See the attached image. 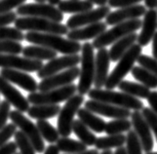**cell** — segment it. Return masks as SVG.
Returning <instances> with one entry per match:
<instances>
[{
	"mask_svg": "<svg viewBox=\"0 0 157 154\" xmlns=\"http://www.w3.org/2000/svg\"><path fill=\"white\" fill-rule=\"evenodd\" d=\"M25 39L29 43L35 45L44 46L57 53L64 55H75L81 51L82 45L79 42L70 40L68 38H63L62 35L53 33H43V32L29 31L25 34Z\"/></svg>",
	"mask_w": 157,
	"mask_h": 154,
	"instance_id": "cell-1",
	"label": "cell"
},
{
	"mask_svg": "<svg viewBox=\"0 0 157 154\" xmlns=\"http://www.w3.org/2000/svg\"><path fill=\"white\" fill-rule=\"evenodd\" d=\"M88 97L91 100L104 102L113 104V106H120L133 110H142L144 107L142 101H140L138 98L130 96L126 93L115 92L112 90H102V89H91L88 93Z\"/></svg>",
	"mask_w": 157,
	"mask_h": 154,
	"instance_id": "cell-2",
	"label": "cell"
},
{
	"mask_svg": "<svg viewBox=\"0 0 157 154\" xmlns=\"http://www.w3.org/2000/svg\"><path fill=\"white\" fill-rule=\"evenodd\" d=\"M142 55V46L135 43L129 50L123 55L118 60L117 65L108 75L106 82L105 84V89L112 90L116 88L119 83L124 79L132 68L135 67V63L138 60V58Z\"/></svg>",
	"mask_w": 157,
	"mask_h": 154,
	"instance_id": "cell-3",
	"label": "cell"
},
{
	"mask_svg": "<svg viewBox=\"0 0 157 154\" xmlns=\"http://www.w3.org/2000/svg\"><path fill=\"white\" fill-rule=\"evenodd\" d=\"M81 67L77 92L80 95H87L94 84L95 79V54L94 47L86 42L81 48Z\"/></svg>",
	"mask_w": 157,
	"mask_h": 154,
	"instance_id": "cell-4",
	"label": "cell"
},
{
	"mask_svg": "<svg viewBox=\"0 0 157 154\" xmlns=\"http://www.w3.org/2000/svg\"><path fill=\"white\" fill-rule=\"evenodd\" d=\"M15 27L20 30H28L43 33H53L59 35L67 34L68 29L67 25L57 23L48 19L38 17H21L15 21Z\"/></svg>",
	"mask_w": 157,
	"mask_h": 154,
	"instance_id": "cell-5",
	"label": "cell"
},
{
	"mask_svg": "<svg viewBox=\"0 0 157 154\" xmlns=\"http://www.w3.org/2000/svg\"><path fill=\"white\" fill-rule=\"evenodd\" d=\"M140 26H142V21L140 19H134L117 24L109 30H105L101 35L96 37L92 45L94 49H98V50L101 48H105L121 38L131 34L133 32H136V30L140 29Z\"/></svg>",
	"mask_w": 157,
	"mask_h": 154,
	"instance_id": "cell-6",
	"label": "cell"
},
{
	"mask_svg": "<svg viewBox=\"0 0 157 154\" xmlns=\"http://www.w3.org/2000/svg\"><path fill=\"white\" fill-rule=\"evenodd\" d=\"M84 102L83 95L75 94L66 102L58 115V131L61 137H69L72 132L74 116Z\"/></svg>",
	"mask_w": 157,
	"mask_h": 154,
	"instance_id": "cell-7",
	"label": "cell"
},
{
	"mask_svg": "<svg viewBox=\"0 0 157 154\" xmlns=\"http://www.w3.org/2000/svg\"><path fill=\"white\" fill-rule=\"evenodd\" d=\"M76 92L77 86L71 83L46 92L29 93L28 100L31 104H58L59 102H67L68 98L74 96Z\"/></svg>",
	"mask_w": 157,
	"mask_h": 154,
	"instance_id": "cell-8",
	"label": "cell"
},
{
	"mask_svg": "<svg viewBox=\"0 0 157 154\" xmlns=\"http://www.w3.org/2000/svg\"><path fill=\"white\" fill-rule=\"evenodd\" d=\"M12 123H14L17 128H19L23 133L29 137L31 141L32 145L35 148L36 153H42L45 150V142L42 136L39 133L37 126L33 124L31 121L26 118L23 112L19 110H13L10 112V117Z\"/></svg>",
	"mask_w": 157,
	"mask_h": 154,
	"instance_id": "cell-9",
	"label": "cell"
},
{
	"mask_svg": "<svg viewBox=\"0 0 157 154\" xmlns=\"http://www.w3.org/2000/svg\"><path fill=\"white\" fill-rule=\"evenodd\" d=\"M17 15H20L21 17H38L48 19L57 23H61L63 20V14L59 11V9L49 3L23 4L17 8Z\"/></svg>",
	"mask_w": 157,
	"mask_h": 154,
	"instance_id": "cell-10",
	"label": "cell"
},
{
	"mask_svg": "<svg viewBox=\"0 0 157 154\" xmlns=\"http://www.w3.org/2000/svg\"><path fill=\"white\" fill-rule=\"evenodd\" d=\"M42 60H31L29 58H21L18 55L0 54V67L18 69L25 72H34L38 71L43 67Z\"/></svg>",
	"mask_w": 157,
	"mask_h": 154,
	"instance_id": "cell-11",
	"label": "cell"
},
{
	"mask_svg": "<svg viewBox=\"0 0 157 154\" xmlns=\"http://www.w3.org/2000/svg\"><path fill=\"white\" fill-rule=\"evenodd\" d=\"M81 62V57L79 55H64L61 58H55L48 62L45 65H43L42 68L37 71V76L41 79H44L46 77H49L63 69L71 68Z\"/></svg>",
	"mask_w": 157,
	"mask_h": 154,
	"instance_id": "cell-12",
	"label": "cell"
},
{
	"mask_svg": "<svg viewBox=\"0 0 157 154\" xmlns=\"http://www.w3.org/2000/svg\"><path fill=\"white\" fill-rule=\"evenodd\" d=\"M80 74V68L77 67H73L71 68L66 69L63 72H59L54 75L42 79L38 84L39 92H46L49 90L57 89L63 86L71 84L72 82L77 79Z\"/></svg>",
	"mask_w": 157,
	"mask_h": 154,
	"instance_id": "cell-13",
	"label": "cell"
},
{
	"mask_svg": "<svg viewBox=\"0 0 157 154\" xmlns=\"http://www.w3.org/2000/svg\"><path fill=\"white\" fill-rule=\"evenodd\" d=\"M109 13H110V7L106 6V5L101 6L97 9H92L87 11V12H83L71 16L67 21V26L69 29H74L83 25L99 23L102 19L106 18V16Z\"/></svg>",
	"mask_w": 157,
	"mask_h": 154,
	"instance_id": "cell-14",
	"label": "cell"
},
{
	"mask_svg": "<svg viewBox=\"0 0 157 154\" xmlns=\"http://www.w3.org/2000/svg\"><path fill=\"white\" fill-rule=\"evenodd\" d=\"M131 122L133 125L134 131L140 141L143 149L144 152H151L153 149V137L151 134V129L144 119V115L140 110H135L131 113Z\"/></svg>",
	"mask_w": 157,
	"mask_h": 154,
	"instance_id": "cell-15",
	"label": "cell"
},
{
	"mask_svg": "<svg viewBox=\"0 0 157 154\" xmlns=\"http://www.w3.org/2000/svg\"><path fill=\"white\" fill-rule=\"evenodd\" d=\"M85 108L89 109L90 111L94 112L95 114H100L102 115V116L113 118V119L129 118L131 117V113H132L128 108L116 106L110 103L94 101V100H90L86 102Z\"/></svg>",
	"mask_w": 157,
	"mask_h": 154,
	"instance_id": "cell-16",
	"label": "cell"
},
{
	"mask_svg": "<svg viewBox=\"0 0 157 154\" xmlns=\"http://www.w3.org/2000/svg\"><path fill=\"white\" fill-rule=\"evenodd\" d=\"M0 94L3 95L5 100L11 103V106L21 112H28L29 108V102L28 98H25L23 94L0 75Z\"/></svg>",
	"mask_w": 157,
	"mask_h": 154,
	"instance_id": "cell-17",
	"label": "cell"
},
{
	"mask_svg": "<svg viewBox=\"0 0 157 154\" xmlns=\"http://www.w3.org/2000/svg\"><path fill=\"white\" fill-rule=\"evenodd\" d=\"M0 75L9 81L10 83L18 85L25 91L34 93L38 90V84H37L36 80L29 74L25 73V71L12 68H1Z\"/></svg>",
	"mask_w": 157,
	"mask_h": 154,
	"instance_id": "cell-18",
	"label": "cell"
},
{
	"mask_svg": "<svg viewBox=\"0 0 157 154\" xmlns=\"http://www.w3.org/2000/svg\"><path fill=\"white\" fill-rule=\"evenodd\" d=\"M147 12V8L143 5H132L129 7L120 8L114 12H110L105 18V24L108 25H115L123 21L139 19Z\"/></svg>",
	"mask_w": 157,
	"mask_h": 154,
	"instance_id": "cell-19",
	"label": "cell"
},
{
	"mask_svg": "<svg viewBox=\"0 0 157 154\" xmlns=\"http://www.w3.org/2000/svg\"><path fill=\"white\" fill-rule=\"evenodd\" d=\"M110 58L108 51L105 48L99 49L95 58V88L101 89L105 86L108 77V68H109Z\"/></svg>",
	"mask_w": 157,
	"mask_h": 154,
	"instance_id": "cell-20",
	"label": "cell"
},
{
	"mask_svg": "<svg viewBox=\"0 0 157 154\" xmlns=\"http://www.w3.org/2000/svg\"><path fill=\"white\" fill-rule=\"evenodd\" d=\"M140 33L138 36V44L142 47L147 46L156 32L157 29V10L148 9L144 15V20L140 26Z\"/></svg>",
	"mask_w": 157,
	"mask_h": 154,
	"instance_id": "cell-21",
	"label": "cell"
},
{
	"mask_svg": "<svg viewBox=\"0 0 157 154\" xmlns=\"http://www.w3.org/2000/svg\"><path fill=\"white\" fill-rule=\"evenodd\" d=\"M106 24L105 23H96L88 25L82 29H70L67 32V38L73 41H82V40H89V39H95L96 37L101 35L102 32L106 30Z\"/></svg>",
	"mask_w": 157,
	"mask_h": 154,
	"instance_id": "cell-22",
	"label": "cell"
},
{
	"mask_svg": "<svg viewBox=\"0 0 157 154\" xmlns=\"http://www.w3.org/2000/svg\"><path fill=\"white\" fill-rule=\"evenodd\" d=\"M138 36L139 35L136 32H133V33L123 37L115 43H113L110 50L108 51L110 62H118L123 55L136 43V41L138 40Z\"/></svg>",
	"mask_w": 157,
	"mask_h": 154,
	"instance_id": "cell-23",
	"label": "cell"
},
{
	"mask_svg": "<svg viewBox=\"0 0 157 154\" xmlns=\"http://www.w3.org/2000/svg\"><path fill=\"white\" fill-rule=\"evenodd\" d=\"M61 108L58 104H32L29 108L28 114L32 119L47 120L59 115Z\"/></svg>",
	"mask_w": 157,
	"mask_h": 154,
	"instance_id": "cell-24",
	"label": "cell"
},
{
	"mask_svg": "<svg viewBox=\"0 0 157 154\" xmlns=\"http://www.w3.org/2000/svg\"><path fill=\"white\" fill-rule=\"evenodd\" d=\"M78 119H80L82 122L87 126V127L94 131L95 133H102L105 130V121L104 119L100 118L99 116L90 111L87 108H79L77 112Z\"/></svg>",
	"mask_w": 157,
	"mask_h": 154,
	"instance_id": "cell-25",
	"label": "cell"
},
{
	"mask_svg": "<svg viewBox=\"0 0 157 154\" xmlns=\"http://www.w3.org/2000/svg\"><path fill=\"white\" fill-rule=\"evenodd\" d=\"M93 5L88 0H62L58 8L63 14H80L92 10Z\"/></svg>",
	"mask_w": 157,
	"mask_h": 154,
	"instance_id": "cell-26",
	"label": "cell"
},
{
	"mask_svg": "<svg viewBox=\"0 0 157 154\" xmlns=\"http://www.w3.org/2000/svg\"><path fill=\"white\" fill-rule=\"evenodd\" d=\"M24 57L37 60H51L57 58V52L44 46L32 45L23 48Z\"/></svg>",
	"mask_w": 157,
	"mask_h": 154,
	"instance_id": "cell-27",
	"label": "cell"
},
{
	"mask_svg": "<svg viewBox=\"0 0 157 154\" xmlns=\"http://www.w3.org/2000/svg\"><path fill=\"white\" fill-rule=\"evenodd\" d=\"M126 144V136L123 134L108 135L107 137H97L95 147L98 150H109L114 147H121Z\"/></svg>",
	"mask_w": 157,
	"mask_h": 154,
	"instance_id": "cell-28",
	"label": "cell"
},
{
	"mask_svg": "<svg viewBox=\"0 0 157 154\" xmlns=\"http://www.w3.org/2000/svg\"><path fill=\"white\" fill-rule=\"evenodd\" d=\"M119 90L138 98H147L150 94L149 88L143 84L135 83L128 80H122L118 85Z\"/></svg>",
	"mask_w": 157,
	"mask_h": 154,
	"instance_id": "cell-29",
	"label": "cell"
},
{
	"mask_svg": "<svg viewBox=\"0 0 157 154\" xmlns=\"http://www.w3.org/2000/svg\"><path fill=\"white\" fill-rule=\"evenodd\" d=\"M72 132L78 137V140L81 142H83L84 144L87 146L95 145L97 137L80 119L74 120L72 124Z\"/></svg>",
	"mask_w": 157,
	"mask_h": 154,
	"instance_id": "cell-30",
	"label": "cell"
},
{
	"mask_svg": "<svg viewBox=\"0 0 157 154\" xmlns=\"http://www.w3.org/2000/svg\"><path fill=\"white\" fill-rule=\"evenodd\" d=\"M59 150L64 154H75L87 150V145L80 141L69 139L68 137H62L56 142Z\"/></svg>",
	"mask_w": 157,
	"mask_h": 154,
	"instance_id": "cell-31",
	"label": "cell"
},
{
	"mask_svg": "<svg viewBox=\"0 0 157 154\" xmlns=\"http://www.w3.org/2000/svg\"><path fill=\"white\" fill-rule=\"evenodd\" d=\"M131 73L135 79L140 81L145 87L149 89L157 88V76L151 73L147 68L143 67H134L131 70Z\"/></svg>",
	"mask_w": 157,
	"mask_h": 154,
	"instance_id": "cell-32",
	"label": "cell"
},
{
	"mask_svg": "<svg viewBox=\"0 0 157 154\" xmlns=\"http://www.w3.org/2000/svg\"><path fill=\"white\" fill-rule=\"evenodd\" d=\"M36 126L39 130V133L42 136L43 140H45L49 144H55L61 137L58 129L53 127L47 120H38Z\"/></svg>",
	"mask_w": 157,
	"mask_h": 154,
	"instance_id": "cell-33",
	"label": "cell"
},
{
	"mask_svg": "<svg viewBox=\"0 0 157 154\" xmlns=\"http://www.w3.org/2000/svg\"><path fill=\"white\" fill-rule=\"evenodd\" d=\"M132 128V122L128 120V118H120L107 122L105 132L107 135H117L122 134L124 132H129Z\"/></svg>",
	"mask_w": 157,
	"mask_h": 154,
	"instance_id": "cell-34",
	"label": "cell"
},
{
	"mask_svg": "<svg viewBox=\"0 0 157 154\" xmlns=\"http://www.w3.org/2000/svg\"><path fill=\"white\" fill-rule=\"evenodd\" d=\"M15 142L19 148L21 154H36L35 148L32 145L31 141L21 130L15 134Z\"/></svg>",
	"mask_w": 157,
	"mask_h": 154,
	"instance_id": "cell-35",
	"label": "cell"
},
{
	"mask_svg": "<svg viewBox=\"0 0 157 154\" xmlns=\"http://www.w3.org/2000/svg\"><path fill=\"white\" fill-rule=\"evenodd\" d=\"M126 150L127 154H143V146L140 141L134 130H130L126 135Z\"/></svg>",
	"mask_w": 157,
	"mask_h": 154,
	"instance_id": "cell-36",
	"label": "cell"
},
{
	"mask_svg": "<svg viewBox=\"0 0 157 154\" xmlns=\"http://www.w3.org/2000/svg\"><path fill=\"white\" fill-rule=\"evenodd\" d=\"M0 40H11V41H23L25 40L24 32L18 29L17 27L0 26Z\"/></svg>",
	"mask_w": 157,
	"mask_h": 154,
	"instance_id": "cell-37",
	"label": "cell"
},
{
	"mask_svg": "<svg viewBox=\"0 0 157 154\" xmlns=\"http://www.w3.org/2000/svg\"><path fill=\"white\" fill-rule=\"evenodd\" d=\"M23 52V46L18 41L0 40V54L18 55Z\"/></svg>",
	"mask_w": 157,
	"mask_h": 154,
	"instance_id": "cell-38",
	"label": "cell"
},
{
	"mask_svg": "<svg viewBox=\"0 0 157 154\" xmlns=\"http://www.w3.org/2000/svg\"><path fill=\"white\" fill-rule=\"evenodd\" d=\"M137 62L140 64V67L147 68L151 73H153L157 76V60L154 58H151L147 55H140L138 58Z\"/></svg>",
	"mask_w": 157,
	"mask_h": 154,
	"instance_id": "cell-39",
	"label": "cell"
},
{
	"mask_svg": "<svg viewBox=\"0 0 157 154\" xmlns=\"http://www.w3.org/2000/svg\"><path fill=\"white\" fill-rule=\"evenodd\" d=\"M16 132H17V126L14 123L6 124L2 129H0V147L6 144L11 137L15 136Z\"/></svg>",
	"mask_w": 157,
	"mask_h": 154,
	"instance_id": "cell-40",
	"label": "cell"
},
{
	"mask_svg": "<svg viewBox=\"0 0 157 154\" xmlns=\"http://www.w3.org/2000/svg\"><path fill=\"white\" fill-rule=\"evenodd\" d=\"M142 114L144 115V119L147 120L149 128L153 132V134L157 141V115L151 110L150 107H144L142 109Z\"/></svg>",
	"mask_w": 157,
	"mask_h": 154,
	"instance_id": "cell-41",
	"label": "cell"
},
{
	"mask_svg": "<svg viewBox=\"0 0 157 154\" xmlns=\"http://www.w3.org/2000/svg\"><path fill=\"white\" fill-rule=\"evenodd\" d=\"M26 0H0V14L11 12L13 9L25 4Z\"/></svg>",
	"mask_w": 157,
	"mask_h": 154,
	"instance_id": "cell-42",
	"label": "cell"
},
{
	"mask_svg": "<svg viewBox=\"0 0 157 154\" xmlns=\"http://www.w3.org/2000/svg\"><path fill=\"white\" fill-rule=\"evenodd\" d=\"M11 103L6 100L0 102V129H2L7 124V120L10 117Z\"/></svg>",
	"mask_w": 157,
	"mask_h": 154,
	"instance_id": "cell-43",
	"label": "cell"
},
{
	"mask_svg": "<svg viewBox=\"0 0 157 154\" xmlns=\"http://www.w3.org/2000/svg\"><path fill=\"white\" fill-rule=\"evenodd\" d=\"M143 0H108V6L110 8H124L136 5Z\"/></svg>",
	"mask_w": 157,
	"mask_h": 154,
	"instance_id": "cell-44",
	"label": "cell"
},
{
	"mask_svg": "<svg viewBox=\"0 0 157 154\" xmlns=\"http://www.w3.org/2000/svg\"><path fill=\"white\" fill-rule=\"evenodd\" d=\"M17 19V13L15 12H8L5 14H0V26H5L10 24L15 23Z\"/></svg>",
	"mask_w": 157,
	"mask_h": 154,
	"instance_id": "cell-45",
	"label": "cell"
},
{
	"mask_svg": "<svg viewBox=\"0 0 157 154\" xmlns=\"http://www.w3.org/2000/svg\"><path fill=\"white\" fill-rule=\"evenodd\" d=\"M17 144L16 142L10 141L6 144L2 145L0 147V154H15L17 152Z\"/></svg>",
	"mask_w": 157,
	"mask_h": 154,
	"instance_id": "cell-46",
	"label": "cell"
},
{
	"mask_svg": "<svg viewBox=\"0 0 157 154\" xmlns=\"http://www.w3.org/2000/svg\"><path fill=\"white\" fill-rule=\"evenodd\" d=\"M147 102L149 104V107L151 108L156 115H157V91L150 92L149 96L147 97Z\"/></svg>",
	"mask_w": 157,
	"mask_h": 154,
	"instance_id": "cell-47",
	"label": "cell"
},
{
	"mask_svg": "<svg viewBox=\"0 0 157 154\" xmlns=\"http://www.w3.org/2000/svg\"><path fill=\"white\" fill-rule=\"evenodd\" d=\"M59 148L56 144H50L48 145L45 150H44V154H59Z\"/></svg>",
	"mask_w": 157,
	"mask_h": 154,
	"instance_id": "cell-48",
	"label": "cell"
},
{
	"mask_svg": "<svg viewBox=\"0 0 157 154\" xmlns=\"http://www.w3.org/2000/svg\"><path fill=\"white\" fill-rule=\"evenodd\" d=\"M152 55L153 58L157 60V31L152 38Z\"/></svg>",
	"mask_w": 157,
	"mask_h": 154,
	"instance_id": "cell-49",
	"label": "cell"
},
{
	"mask_svg": "<svg viewBox=\"0 0 157 154\" xmlns=\"http://www.w3.org/2000/svg\"><path fill=\"white\" fill-rule=\"evenodd\" d=\"M145 7H147L148 9H154L157 7V0H144Z\"/></svg>",
	"mask_w": 157,
	"mask_h": 154,
	"instance_id": "cell-50",
	"label": "cell"
},
{
	"mask_svg": "<svg viewBox=\"0 0 157 154\" xmlns=\"http://www.w3.org/2000/svg\"><path fill=\"white\" fill-rule=\"evenodd\" d=\"M88 1L92 2L93 4L99 5V6H105V5H106L108 0H88Z\"/></svg>",
	"mask_w": 157,
	"mask_h": 154,
	"instance_id": "cell-51",
	"label": "cell"
},
{
	"mask_svg": "<svg viewBox=\"0 0 157 154\" xmlns=\"http://www.w3.org/2000/svg\"><path fill=\"white\" fill-rule=\"evenodd\" d=\"M113 154H127V150H126V148L125 147H117L116 148V150L113 152Z\"/></svg>",
	"mask_w": 157,
	"mask_h": 154,
	"instance_id": "cell-52",
	"label": "cell"
},
{
	"mask_svg": "<svg viewBox=\"0 0 157 154\" xmlns=\"http://www.w3.org/2000/svg\"><path fill=\"white\" fill-rule=\"evenodd\" d=\"M75 154H100V153H99L98 149H89V150H85L80 153H75Z\"/></svg>",
	"mask_w": 157,
	"mask_h": 154,
	"instance_id": "cell-53",
	"label": "cell"
},
{
	"mask_svg": "<svg viewBox=\"0 0 157 154\" xmlns=\"http://www.w3.org/2000/svg\"><path fill=\"white\" fill-rule=\"evenodd\" d=\"M48 3L51 4V5H54V6H56V5H59V3L62 1V0H47Z\"/></svg>",
	"mask_w": 157,
	"mask_h": 154,
	"instance_id": "cell-54",
	"label": "cell"
},
{
	"mask_svg": "<svg viewBox=\"0 0 157 154\" xmlns=\"http://www.w3.org/2000/svg\"><path fill=\"white\" fill-rule=\"evenodd\" d=\"M101 154H113V152L109 149V150H102V152Z\"/></svg>",
	"mask_w": 157,
	"mask_h": 154,
	"instance_id": "cell-55",
	"label": "cell"
},
{
	"mask_svg": "<svg viewBox=\"0 0 157 154\" xmlns=\"http://www.w3.org/2000/svg\"><path fill=\"white\" fill-rule=\"evenodd\" d=\"M35 1L37 3H45V1H47V0H35Z\"/></svg>",
	"mask_w": 157,
	"mask_h": 154,
	"instance_id": "cell-56",
	"label": "cell"
},
{
	"mask_svg": "<svg viewBox=\"0 0 157 154\" xmlns=\"http://www.w3.org/2000/svg\"><path fill=\"white\" fill-rule=\"evenodd\" d=\"M145 154H157V152H147V153H145Z\"/></svg>",
	"mask_w": 157,
	"mask_h": 154,
	"instance_id": "cell-57",
	"label": "cell"
},
{
	"mask_svg": "<svg viewBox=\"0 0 157 154\" xmlns=\"http://www.w3.org/2000/svg\"><path fill=\"white\" fill-rule=\"evenodd\" d=\"M15 154H21V153H20V152H16Z\"/></svg>",
	"mask_w": 157,
	"mask_h": 154,
	"instance_id": "cell-58",
	"label": "cell"
}]
</instances>
